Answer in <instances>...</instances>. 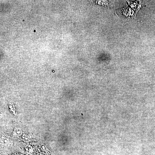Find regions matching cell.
I'll return each instance as SVG.
<instances>
[{
  "label": "cell",
  "mask_w": 155,
  "mask_h": 155,
  "mask_svg": "<svg viewBox=\"0 0 155 155\" xmlns=\"http://www.w3.org/2000/svg\"><path fill=\"white\" fill-rule=\"evenodd\" d=\"M24 141L25 142H27L29 140L28 137L26 135H24L22 137Z\"/></svg>",
  "instance_id": "2"
},
{
  "label": "cell",
  "mask_w": 155,
  "mask_h": 155,
  "mask_svg": "<svg viewBox=\"0 0 155 155\" xmlns=\"http://www.w3.org/2000/svg\"><path fill=\"white\" fill-rule=\"evenodd\" d=\"M14 133L17 135H20L21 134L22 131L20 129L17 128L14 130Z\"/></svg>",
  "instance_id": "1"
}]
</instances>
